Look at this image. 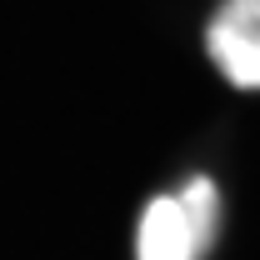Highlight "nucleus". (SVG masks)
<instances>
[{
    "instance_id": "f03ea898",
    "label": "nucleus",
    "mask_w": 260,
    "mask_h": 260,
    "mask_svg": "<svg viewBox=\"0 0 260 260\" xmlns=\"http://www.w3.org/2000/svg\"><path fill=\"white\" fill-rule=\"evenodd\" d=\"M205 40L230 85L260 90V0H225Z\"/></svg>"
},
{
    "instance_id": "f257e3e1",
    "label": "nucleus",
    "mask_w": 260,
    "mask_h": 260,
    "mask_svg": "<svg viewBox=\"0 0 260 260\" xmlns=\"http://www.w3.org/2000/svg\"><path fill=\"white\" fill-rule=\"evenodd\" d=\"M215 215L220 195L205 175L175 195H155L135 225V260H200V250L215 240Z\"/></svg>"
}]
</instances>
